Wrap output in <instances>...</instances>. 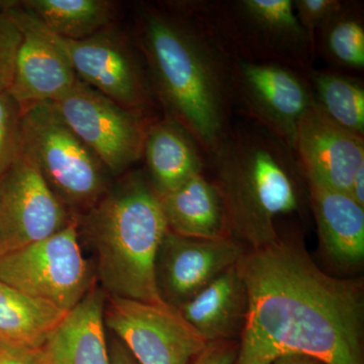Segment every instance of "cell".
<instances>
[{"mask_svg": "<svg viewBox=\"0 0 364 364\" xmlns=\"http://www.w3.org/2000/svg\"><path fill=\"white\" fill-rule=\"evenodd\" d=\"M112 364H138L128 349L119 340H112L109 349Z\"/></svg>", "mask_w": 364, "mask_h": 364, "instance_id": "cell-30", "label": "cell"}, {"mask_svg": "<svg viewBox=\"0 0 364 364\" xmlns=\"http://www.w3.org/2000/svg\"><path fill=\"white\" fill-rule=\"evenodd\" d=\"M71 215L21 150L0 176V255L57 233Z\"/></svg>", "mask_w": 364, "mask_h": 364, "instance_id": "cell-11", "label": "cell"}, {"mask_svg": "<svg viewBox=\"0 0 364 364\" xmlns=\"http://www.w3.org/2000/svg\"><path fill=\"white\" fill-rule=\"evenodd\" d=\"M105 299L104 289L95 284L66 314L43 346L48 364H112L105 338Z\"/></svg>", "mask_w": 364, "mask_h": 364, "instance_id": "cell-17", "label": "cell"}, {"mask_svg": "<svg viewBox=\"0 0 364 364\" xmlns=\"http://www.w3.org/2000/svg\"><path fill=\"white\" fill-rule=\"evenodd\" d=\"M0 282L66 312L72 310L95 286L79 243L77 218L43 240L0 255Z\"/></svg>", "mask_w": 364, "mask_h": 364, "instance_id": "cell-7", "label": "cell"}, {"mask_svg": "<svg viewBox=\"0 0 364 364\" xmlns=\"http://www.w3.org/2000/svg\"><path fill=\"white\" fill-rule=\"evenodd\" d=\"M186 6L231 58L282 64L306 75L313 70L316 47L299 23L294 0L196 1Z\"/></svg>", "mask_w": 364, "mask_h": 364, "instance_id": "cell-5", "label": "cell"}, {"mask_svg": "<svg viewBox=\"0 0 364 364\" xmlns=\"http://www.w3.org/2000/svg\"><path fill=\"white\" fill-rule=\"evenodd\" d=\"M237 268L248 306L234 364H272L287 355L364 364L360 279L325 272L301 242L280 236L245 250Z\"/></svg>", "mask_w": 364, "mask_h": 364, "instance_id": "cell-1", "label": "cell"}, {"mask_svg": "<svg viewBox=\"0 0 364 364\" xmlns=\"http://www.w3.org/2000/svg\"><path fill=\"white\" fill-rule=\"evenodd\" d=\"M21 114L23 107L9 91L0 93V176L23 150Z\"/></svg>", "mask_w": 364, "mask_h": 364, "instance_id": "cell-25", "label": "cell"}, {"mask_svg": "<svg viewBox=\"0 0 364 364\" xmlns=\"http://www.w3.org/2000/svg\"><path fill=\"white\" fill-rule=\"evenodd\" d=\"M23 150L67 210L87 212L109 189V172L51 102L23 107Z\"/></svg>", "mask_w": 364, "mask_h": 364, "instance_id": "cell-6", "label": "cell"}, {"mask_svg": "<svg viewBox=\"0 0 364 364\" xmlns=\"http://www.w3.org/2000/svg\"><path fill=\"white\" fill-rule=\"evenodd\" d=\"M4 1L0 9V93L9 90L13 81L16 51L21 42V32Z\"/></svg>", "mask_w": 364, "mask_h": 364, "instance_id": "cell-26", "label": "cell"}, {"mask_svg": "<svg viewBox=\"0 0 364 364\" xmlns=\"http://www.w3.org/2000/svg\"><path fill=\"white\" fill-rule=\"evenodd\" d=\"M348 193L358 205L364 208V165L358 170L352 179Z\"/></svg>", "mask_w": 364, "mask_h": 364, "instance_id": "cell-31", "label": "cell"}, {"mask_svg": "<svg viewBox=\"0 0 364 364\" xmlns=\"http://www.w3.org/2000/svg\"><path fill=\"white\" fill-rule=\"evenodd\" d=\"M245 250L232 237L191 238L168 230L155 262L160 298L166 305L178 309L236 265Z\"/></svg>", "mask_w": 364, "mask_h": 364, "instance_id": "cell-12", "label": "cell"}, {"mask_svg": "<svg viewBox=\"0 0 364 364\" xmlns=\"http://www.w3.org/2000/svg\"><path fill=\"white\" fill-rule=\"evenodd\" d=\"M63 121L112 176L123 174L143 157L150 124L82 81L51 102Z\"/></svg>", "mask_w": 364, "mask_h": 364, "instance_id": "cell-8", "label": "cell"}, {"mask_svg": "<svg viewBox=\"0 0 364 364\" xmlns=\"http://www.w3.org/2000/svg\"><path fill=\"white\" fill-rule=\"evenodd\" d=\"M4 1H0V9H1L2 6H4Z\"/></svg>", "mask_w": 364, "mask_h": 364, "instance_id": "cell-33", "label": "cell"}, {"mask_svg": "<svg viewBox=\"0 0 364 364\" xmlns=\"http://www.w3.org/2000/svg\"><path fill=\"white\" fill-rule=\"evenodd\" d=\"M20 6L63 39H87L107 28L114 4L107 0H26Z\"/></svg>", "mask_w": 364, "mask_h": 364, "instance_id": "cell-22", "label": "cell"}, {"mask_svg": "<svg viewBox=\"0 0 364 364\" xmlns=\"http://www.w3.org/2000/svg\"><path fill=\"white\" fill-rule=\"evenodd\" d=\"M231 86L234 104L294 150L299 122L314 104L308 75L282 64L232 58Z\"/></svg>", "mask_w": 364, "mask_h": 364, "instance_id": "cell-9", "label": "cell"}, {"mask_svg": "<svg viewBox=\"0 0 364 364\" xmlns=\"http://www.w3.org/2000/svg\"><path fill=\"white\" fill-rule=\"evenodd\" d=\"M82 223L107 296L165 304L157 291L155 262L168 229L150 181L141 173L124 177L85 213Z\"/></svg>", "mask_w": 364, "mask_h": 364, "instance_id": "cell-4", "label": "cell"}, {"mask_svg": "<svg viewBox=\"0 0 364 364\" xmlns=\"http://www.w3.org/2000/svg\"><path fill=\"white\" fill-rule=\"evenodd\" d=\"M238 346L237 340L208 343L191 364H234L238 354Z\"/></svg>", "mask_w": 364, "mask_h": 364, "instance_id": "cell-29", "label": "cell"}, {"mask_svg": "<svg viewBox=\"0 0 364 364\" xmlns=\"http://www.w3.org/2000/svg\"><path fill=\"white\" fill-rule=\"evenodd\" d=\"M203 152L186 128L165 119L150 124L144 142L143 156L149 181L158 196L165 195L202 173Z\"/></svg>", "mask_w": 364, "mask_h": 364, "instance_id": "cell-19", "label": "cell"}, {"mask_svg": "<svg viewBox=\"0 0 364 364\" xmlns=\"http://www.w3.org/2000/svg\"><path fill=\"white\" fill-rule=\"evenodd\" d=\"M67 313L0 282V343L43 347Z\"/></svg>", "mask_w": 364, "mask_h": 364, "instance_id": "cell-21", "label": "cell"}, {"mask_svg": "<svg viewBox=\"0 0 364 364\" xmlns=\"http://www.w3.org/2000/svg\"><path fill=\"white\" fill-rule=\"evenodd\" d=\"M208 156L230 237L247 250L277 241V219L298 212L306 182L294 150L254 124L231 128Z\"/></svg>", "mask_w": 364, "mask_h": 364, "instance_id": "cell-3", "label": "cell"}, {"mask_svg": "<svg viewBox=\"0 0 364 364\" xmlns=\"http://www.w3.org/2000/svg\"><path fill=\"white\" fill-rule=\"evenodd\" d=\"M272 364H322L315 359L304 355H287L282 356L273 361Z\"/></svg>", "mask_w": 364, "mask_h": 364, "instance_id": "cell-32", "label": "cell"}, {"mask_svg": "<svg viewBox=\"0 0 364 364\" xmlns=\"http://www.w3.org/2000/svg\"><path fill=\"white\" fill-rule=\"evenodd\" d=\"M341 0H294L299 23L316 47V33L343 6Z\"/></svg>", "mask_w": 364, "mask_h": 364, "instance_id": "cell-27", "label": "cell"}, {"mask_svg": "<svg viewBox=\"0 0 364 364\" xmlns=\"http://www.w3.org/2000/svg\"><path fill=\"white\" fill-rule=\"evenodd\" d=\"M316 48L327 62L340 68L363 70L364 25L360 4L344 1L343 6L321 26Z\"/></svg>", "mask_w": 364, "mask_h": 364, "instance_id": "cell-24", "label": "cell"}, {"mask_svg": "<svg viewBox=\"0 0 364 364\" xmlns=\"http://www.w3.org/2000/svg\"><path fill=\"white\" fill-rule=\"evenodd\" d=\"M321 251L341 270L360 267L364 259V208L346 191L306 179Z\"/></svg>", "mask_w": 364, "mask_h": 364, "instance_id": "cell-16", "label": "cell"}, {"mask_svg": "<svg viewBox=\"0 0 364 364\" xmlns=\"http://www.w3.org/2000/svg\"><path fill=\"white\" fill-rule=\"evenodd\" d=\"M140 35L150 79L166 112L210 155L231 130L229 53L195 14L145 7Z\"/></svg>", "mask_w": 364, "mask_h": 364, "instance_id": "cell-2", "label": "cell"}, {"mask_svg": "<svg viewBox=\"0 0 364 364\" xmlns=\"http://www.w3.org/2000/svg\"><path fill=\"white\" fill-rule=\"evenodd\" d=\"M107 28L80 41L53 35L79 80L117 104L140 111L150 100L145 72L123 38Z\"/></svg>", "mask_w": 364, "mask_h": 364, "instance_id": "cell-13", "label": "cell"}, {"mask_svg": "<svg viewBox=\"0 0 364 364\" xmlns=\"http://www.w3.org/2000/svg\"><path fill=\"white\" fill-rule=\"evenodd\" d=\"M294 152L306 179L348 193L364 165V136L335 123L314 102L299 122Z\"/></svg>", "mask_w": 364, "mask_h": 364, "instance_id": "cell-15", "label": "cell"}, {"mask_svg": "<svg viewBox=\"0 0 364 364\" xmlns=\"http://www.w3.org/2000/svg\"><path fill=\"white\" fill-rule=\"evenodd\" d=\"M105 325L138 364H191L207 342L166 304L109 296Z\"/></svg>", "mask_w": 364, "mask_h": 364, "instance_id": "cell-10", "label": "cell"}, {"mask_svg": "<svg viewBox=\"0 0 364 364\" xmlns=\"http://www.w3.org/2000/svg\"><path fill=\"white\" fill-rule=\"evenodd\" d=\"M247 306V291L236 264L177 310L207 343H212L241 336Z\"/></svg>", "mask_w": 364, "mask_h": 364, "instance_id": "cell-18", "label": "cell"}, {"mask_svg": "<svg viewBox=\"0 0 364 364\" xmlns=\"http://www.w3.org/2000/svg\"><path fill=\"white\" fill-rule=\"evenodd\" d=\"M0 364H48L43 347L0 343Z\"/></svg>", "mask_w": 364, "mask_h": 364, "instance_id": "cell-28", "label": "cell"}, {"mask_svg": "<svg viewBox=\"0 0 364 364\" xmlns=\"http://www.w3.org/2000/svg\"><path fill=\"white\" fill-rule=\"evenodd\" d=\"M167 229L191 238L230 237L221 196L212 179L198 173L159 196Z\"/></svg>", "mask_w": 364, "mask_h": 364, "instance_id": "cell-20", "label": "cell"}, {"mask_svg": "<svg viewBox=\"0 0 364 364\" xmlns=\"http://www.w3.org/2000/svg\"><path fill=\"white\" fill-rule=\"evenodd\" d=\"M308 78L318 109L339 126L364 136L363 81L338 72L314 69Z\"/></svg>", "mask_w": 364, "mask_h": 364, "instance_id": "cell-23", "label": "cell"}, {"mask_svg": "<svg viewBox=\"0 0 364 364\" xmlns=\"http://www.w3.org/2000/svg\"><path fill=\"white\" fill-rule=\"evenodd\" d=\"M7 9L20 28L13 81L9 92L21 105L55 102L77 80L70 61L55 36L20 4Z\"/></svg>", "mask_w": 364, "mask_h": 364, "instance_id": "cell-14", "label": "cell"}]
</instances>
